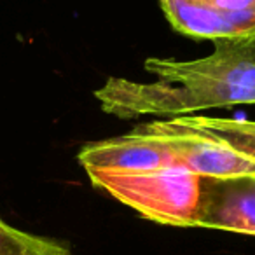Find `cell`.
I'll use <instances>...</instances> for the list:
<instances>
[{"label":"cell","mask_w":255,"mask_h":255,"mask_svg":"<svg viewBox=\"0 0 255 255\" xmlns=\"http://www.w3.org/2000/svg\"><path fill=\"white\" fill-rule=\"evenodd\" d=\"M198 227L255 236V178H201Z\"/></svg>","instance_id":"obj_6"},{"label":"cell","mask_w":255,"mask_h":255,"mask_svg":"<svg viewBox=\"0 0 255 255\" xmlns=\"http://www.w3.org/2000/svg\"><path fill=\"white\" fill-rule=\"evenodd\" d=\"M170 25L192 39H255V0H159Z\"/></svg>","instance_id":"obj_4"},{"label":"cell","mask_w":255,"mask_h":255,"mask_svg":"<svg viewBox=\"0 0 255 255\" xmlns=\"http://www.w3.org/2000/svg\"><path fill=\"white\" fill-rule=\"evenodd\" d=\"M88 177L95 187L152 222L198 227L201 177L180 164L133 173H91Z\"/></svg>","instance_id":"obj_2"},{"label":"cell","mask_w":255,"mask_h":255,"mask_svg":"<svg viewBox=\"0 0 255 255\" xmlns=\"http://www.w3.org/2000/svg\"><path fill=\"white\" fill-rule=\"evenodd\" d=\"M0 255H74L63 243L0 222Z\"/></svg>","instance_id":"obj_8"},{"label":"cell","mask_w":255,"mask_h":255,"mask_svg":"<svg viewBox=\"0 0 255 255\" xmlns=\"http://www.w3.org/2000/svg\"><path fill=\"white\" fill-rule=\"evenodd\" d=\"M184 124L236 152L255 157V121L208 116H180Z\"/></svg>","instance_id":"obj_7"},{"label":"cell","mask_w":255,"mask_h":255,"mask_svg":"<svg viewBox=\"0 0 255 255\" xmlns=\"http://www.w3.org/2000/svg\"><path fill=\"white\" fill-rule=\"evenodd\" d=\"M205 58L191 61L149 58L152 82L109 77L95 98L119 119L156 116L171 119L220 107L255 103V39H219Z\"/></svg>","instance_id":"obj_1"},{"label":"cell","mask_w":255,"mask_h":255,"mask_svg":"<svg viewBox=\"0 0 255 255\" xmlns=\"http://www.w3.org/2000/svg\"><path fill=\"white\" fill-rule=\"evenodd\" d=\"M86 173H133L177 164L170 149L149 135L129 131L124 136L88 143L79 152Z\"/></svg>","instance_id":"obj_5"},{"label":"cell","mask_w":255,"mask_h":255,"mask_svg":"<svg viewBox=\"0 0 255 255\" xmlns=\"http://www.w3.org/2000/svg\"><path fill=\"white\" fill-rule=\"evenodd\" d=\"M0 222H2V219H0Z\"/></svg>","instance_id":"obj_9"},{"label":"cell","mask_w":255,"mask_h":255,"mask_svg":"<svg viewBox=\"0 0 255 255\" xmlns=\"http://www.w3.org/2000/svg\"><path fill=\"white\" fill-rule=\"evenodd\" d=\"M131 131L159 138L170 149L175 163L201 178H255V157L236 152L224 143L194 131L180 117L143 123Z\"/></svg>","instance_id":"obj_3"}]
</instances>
